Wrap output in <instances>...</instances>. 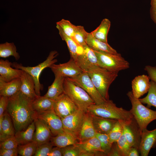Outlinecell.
I'll return each instance as SVG.
<instances>
[{
	"label": "cell",
	"mask_w": 156,
	"mask_h": 156,
	"mask_svg": "<svg viewBox=\"0 0 156 156\" xmlns=\"http://www.w3.org/2000/svg\"><path fill=\"white\" fill-rule=\"evenodd\" d=\"M32 101L20 91L9 97L6 111L12 119L16 132L26 129L36 118Z\"/></svg>",
	"instance_id": "6da1fadb"
},
{
	"label": "cell",
	"mask_w": 156,
	"mask_h": 156,
	"mask_svg": "<svg viewBox=\"0 0 156 156\" xmlns=\"http://www.w3.org/2000/svg\"><path fill=\"white\" fill-rule=\"evenodd\" d=\"M87 112L92 115L118 121L128 120L133 118L130 111L117 107L110 100L101 104L90 105Z\"/></svg>",
	"instance_id": "7a4b0ae2"
},
{
	"label": "cell",
	"mask_w": 156,
	"mask_h": 156,
	"mask_svg": "<svg viewBox=\"0 0 156 156\" xmlns=\"http://www.w3.org/2000/svg\"><path fill=\"white\" fill-rule=\"evenodd\" d=\"M85 70L102 97L107 100H109V88L117 77L118 73L98 66H92Z\"/></svg>",
	"instance_id": "3957f363"
},
{
	"label": "cell",
	"mask_w": 156,
	"mask_h": 156,
	"mask_svg": "<svg viewBox=\"0 0 156 156\" xmlns=\"http://www.w3.org/2000/svg\"><path fill=\"white\" fill-rule=\"evenodd\" d=\"M64 93L73 102L79 109L84 112L90 105L95 104L94 101L83 89L74 83L68 77L65 78Z\"/></svg>",
	"instance_id": "277c9868"
},
{
	"label": "cell",
	"mask_w": 156,
	"mask_h": 156,
	"mask_svg": "<svg viewBox=\"0 0 156 156\" xmlns=\"http://www.w3.org/2000/svg\"><path fill=\"white\" fill-rule=\"evenodd\" d=\"M127 95L132 107L129 110L142 131L146 129L151 122L156 119V111L152 110L143 105L139 99L136 98L131 91Z\"/></svg>",
	"instance_id": "5b68a950"
},
{
	"label": "cell",
	"mask_w": 156,
	"mask_h": 156,
	"mask_svg": "<svg viewBox=\"0 0 156 156\" xmlns=\"http://www.w3.org/2000/svg\"><path fill=\"white\" fill-rule=\"evenodd\" d=\"M58 54L57 51H51L46 59L37 66H25L21 64L16 62L12 63V66L15 68L20 69L29 74L33 79L35 84V91L38 96H40V90L43 89V85L39 81L40 75L43 70L47 67H49L52 65L57 62L55 58Z\"/></svg>",
	"instance_id": "8992f818"
},
{
	"label": "cell",
	"mask_w": 156,
	"mask_h": 156,
	"mask_svg": "<svg viewBox=\"0 0 156 156\" xmlns=\"http://www.w3.org/2000/svg\"><path fill=\"white\" fill-rule=\"evenodd\" d=\"M94 51L98 59V66L109 71L118 73L130 67L129 63L120 53Z\"/></svg>",
	"instance_id": "52a82bcc"
},
{
	"label": "cell",
	"mask_w": 156,
	"mask_h": 156,
	"mask_svg": "<svg viewBox=\"0 0 156 156\" xmlns=\"http://www.w3.org/2000/svg\"><path fill=\"white\" fill-rule=\"evenodd\" d=\"M68 78L75 84L85 90L91 97L95 104H101L107 101L99 93L88 74L85 70H83L76 76Z\"/></svg>",
	"instance_id": "ba28073f"
},
{
	"label": "cell",
	"mask_w": 156,
	"mask_h": 156,
	"mask_svg": "<svg viewBox=\"0 0 156 156\" xmlns=\"http://www.w3.org/2000/svg\"><path fill=\"white\" fill-rule=\"evenodd\" d=\"M119 121L123 127L124 134L131 147L139 150L142 131L135 119L133 118L128 120Z\"/></svg>",
	"instance_id": "9c48e42d"
},
{
	"label": "cell",
	"mask_w": 156,
	"mask_h": 156,
	"mask_svg": "<svg viewBox=\"0 0 156 156\" xmlns=\"http://www.w3.org/2000/svg\"><path fill=\"white\" fill-rule=\"evenodd\" d=\"M53 109L61 118H64L79 109L73 102L64 93L54 100Z\"/></svg>",
	"instance_id": "30bf717a"
},
{
	"label": "cell",
	"mask_w": 156,
	"mask_h": 156,
	"mask_svg": "<svg viewBox=\"0 0 156 156\" xmlns=\"http://www.w3.org/2000/svg\"><path fill=\"white\" fill-rule=\"evenodd\" d=\"M85 113L79 109L74 113L61 118L64 131L72 134L77 140Z\"/></svg>",
	"instance_id": "8fae6325"
},
{
	"label": "cell",
	"mask_w": 156,
	"mask_h": 156,
	"mask_svg": "<svg viewBox=\"0 0 156 156\" xmlns=\"http://www.w3.org/2000/svg\"><path fill=\"white\" fill-rule=\"evenodd\" d=\"M49 68L55 76L65 77H75L83 71L78 65L75 60L71 58L67 62L58 64H54Z\"/></svg>",
	"instance_id": "7c38bea8"
},
{
	"label": "cell",
	"mask_w": 156,
	"mask_h": 156,
	"mask_svg": "<svg viewBox=\"0 0 156 156\" xmlns=\"http://www.w3.org/2000/svg\"><path fill=\"white\" fill-rule=\"evenodd\" d=\"M43 120L47 123L53 136L64 131L61 119L53 109L36 114V118Z\"/></svg>",
	"instance_id": "4fadbf2b"
},
{
	"label": "cell",
	"mask_w": 156,
	"mask_h": 156,
	"mask_svg": "<svg viewBox=\"0 0 156 156\" xmlns=\"http://www.w3.org/2000/svg\"><path fill=\"white\" fill-rule=\"evenodd\" d=\"M35 125L33 141L38 146L50 141L53 136L47 123L43 120L36 118L34 120Z\"/></svg>",
	"instance_id": "5bb4252c"
},
{
	"label": "cell",
	"mask_w": 156,
	"mask_h": 156,
	"mask_svg": "<svg viewBox=\"0 0 156 156\" xmlns=\"http://www.w3.org/2000/svg\"><path fill=\"white\" fill-rule=\"evenodd\" d=\"M156 147V128L149 131L142 130L139 151L141 156H147L152 148Z\"/></svg>",
	"instance_id": "9a60e30c"
},
{
	"label": "cell",
	"mask_w": 156,
	"mask_h": 156,
	"mask_svg": "<svg viewBox=\"0 0 156 156\" xmlns=\"http://www.w3.org/2000/svg\"><path fill=\"white\" fill-rule=\"evenodd\" d=\"M82 52L79 54L75 61L83 70L94 66H98V60L94 51L87 45L83 47Z\"/></svg>",
	"instance_id": "2e32d148"
},
{
	"label": "cell",
	"mask_w": 156,
	"mask_h": 156,
	"mask_svg": "<svg viewBox=\"0 0 156 156\" xmlns=\"http://www.w3.org/2000/svg\"><path fill=\"white\" fill-rule=\"evenodd\" d=\"M96 133L93 123L92 115L88 112H85L78 134L79 142H84L95 137Z\"/></svg>",
	"instance_id": "e0dca14e"
},
{
	"label": "cell",
	"mask_w": 156,
	"mask_h": 156,
	"mask_svg": "<svg viewBox=\"0 0 156 156\" xmlns=\"http://www.w3.org/2000/svg\"><path fill=\"white\" fill-rule=\"evenodd\" d=\"M148 76L142 75L136 77L131 82L132 92L133 96L139 99L148 92L150 86Z\"/></svg>",
	"instance_id": "ac0fdd59"
},
{
	"label": "cell",
	"mask_w": 156,
	"mask_h": 156,
	"mask_svg": "<svg viewBox=\"0 0 156 156\" xmlns=\"http://www.w3.org/2000/svg\"><path fill=\"white\" fill-rule=\"evenodd\" d=\"M12 64L8 60H0V78L5 82L20 78L23 72L22 70L12 68Z\"/></svg>",
	"instance_id": "d6986e66"
},
{
	"label": "cell",
	"mask_w": 156,
	"mask_h": 156,
	"mask_svg": "<svg viewBox=\"0 0 156 156\" xmlns=\"http://www.w3.org/2000/svg\"><path fill=\"white\" fill-rule=\"evenodd\" d=\"M20 78L21 81L20 91L32 100L38 96L36 93L35 82L31 75L23 71Z\"/></svg>",
	"instance_id": "ffe728a7"
},
{
	"label": "cell",
	"mask_w": 156,
	"mask_h": 156,
	"mask_svg": "<svg viewBox=\"0 0 156 156\" xmlns=\"http://www.w3.org/2000/svg\"><path fill=\"white\" fill-rule=\"evenodd\" d=\"M16 131L11 118L5 111L0 117V141H3L8 137L14 135Z\"/></svg>",
	"instance_id": "44dd1931"
},
{
	"label": "cell",
	"mask_w": 156,
	"mask_h": 156,
	"mask_svg": "<svg viewBox=\"0 0 156 156\" xmlns=\"http://www.w3.org/2000/svg\"><path fill=\"white\" fill-rule=\"evenodd\" d=\"M92 115L93 125L96 133L108 134L118 121Z\"/></svg>",
	"instance_id": "7402d4cb"
},
{
	"label": "cell",
	"mask_w": 156,
	"mask_h": 156,
	"mask_svg": "<svg viewBox=\"0 0 156 156\" xmlns=\"http://www.w3.org/2000/svg\"><path fill=\"white\" fill-rule=\"evenodd\" d=\"M21 81L20 78L9 82L4 81L0 78V95L9 97L20 90Z\"/></svg>",
	"instance_id": "603a6c76"
},
{
	"label": "cell",
	"mask_w": 156,
	"mask_h": 156,
	"mask_svg": "<svg viewBox=\"0 0 156 156\" xmlns=\"http://www.w3.org/2000/svg\"><path fill=\"white\" fill-rule=\"evenodd\" d=\"M86 42L87 45L94 51L112 53H117L108 42L102 41L95 38L90 33H88Z\"/></svg>",
	"instance_id": "cb8c5ba5"
},
{
	"label": "cell",
	"mask_w": 156,
	"mask_h": 156,
	"mask_svg": "<svg viewBox=\"0 0 156 156\" xmlns=\"http://www.w3.org/2000/svg\"><path fill=\"white\" fill-rule=\"evenodd\" d=\"M50 141L53 146L60 148L74 145L79 142L77 138L73 135L64 131L63 132L53 136Z\"/></svg>",
	"instance_id": "d4e9b609"
},
{
	"label": "cell",
	"mask_w": 156,
	"mask_h": 156,
	"mask_svg": "<svg viewBox=\"0 0 156 156\" xmlns=\"http://www.w3.org/2000/svg\"><path fill=\"white\" fill-rule=\"evenodd\" d=\"M56 28L58 29L59 34L62 40L66 42L70 52V58L75 61L78 55L81 54L83 50V48L78 45L73 39L66 35L60 27L56 24Z\"/></svg>",
	"instance_id": "484cf974"
},
{
	"label": "cell",
	"mask_w": 156,
	"mask_h": 156,
	"mask_svg": "<svg viewBox=\"0 0 156 156\" xmlns=\"http://www.w3.org/2000/svg\"><path fill=\"white\" fill-rule=\"evenodd\" d=\"M55 76L53 82L49 86L47 92L44 96L54 100L64 93L63 83L65 78L62 76Z\"/></svg>",
	"instance_id": "4316f807"
},
{
	"label": "cell",
	"mask_w": 156,
	"mask_h": 156,
	"mask_svg": "<svg viewBox=\"0 0 156 156\" xmlns=\"http://www.w3.org/2000/svg\"><path fill=\"white\" fill-rule=\"evenodd\" d=\"M54 102V100L40 96L32 101V105L37 114L53 109Z\"/></svg>",
	"instance_id": "83f0119b"
},
{
	"label": "cell",
	"mask_w": 156,
	"mask_h": 156,
	"mask_svg": "<svg viewBox=\"0 0 156 156\" xmlns=\"http://www.w3.org/2000/svg\"><path fill=\"white\" fill-rule=\"evenodd\" d=\"M35 129L34 121L25 129L16 132L14 136L18 145H23L33 142Z\"/></svg>",
	"instance_id": "f1b7e54d"
},
{
	"label": "cell",
	"mask_w": 156,
	"mask_h": 156,
	"mask_svg": "<svg viewBox=\"0 0 156 156\" xmlns=\"http://www.w3.org/2000/svg\"><path fill=\"white\" fill-rule=\"evenodd\" d=\"M75 145L79 148L81 153L102 152L104 153L100 142L96 136L84 142H78Z\"/></svg>",
	"instance_id": "f546056e"
},
{
	"label": "cell",
	"mask_w": 156,
	"mask_h": 156,
	"mask_svg": "<svg viewBox=\"0 0 156 156\" xmlns=\"http://www.w3.org/2000/svg\"><path fill=\"white\" fill-rule=\"evenodd\" d=\"M111 25L110 21L107 18L103 20L100 25L90 33L95 38L107 42V36Z\"/></svg>",
	"instance_id": "4dcf8cb0"
},
{
	"label": "cell",
	"mask_w": 156,
	"mask_h": 156,
	"mask_svg": "<svg viewBox=\"0 0 156 156\" xmlns=\"http://www.w3.org/2000/svg\"><path fill=\"white\" fill-rule=\"evenodd\" d=\"M16 49L14 43L6 42L0 44V57L6 58L12 56L16 60H18L20 56L16 52Z\"/></svg>",
	"instance_id": "1f68e13d"
},
{
	"label": "cell",
	"mask_w": 156,
	"mask_h": 156,
	"mask_svg": "<svg viewBox=\"0 0 156 156\" xmlns=\"http://www.w3.org/2000/svg\"><path fill=\"white\" fill-rule=\"evenodd\" d=\"M147 95L144 97L139 99L143 104H146V107L150 108L153 106L156 108V83L153 81H150V86Z\"/></svg>",
	"instance_id": "d6a6232c"
},
{
	"label": "cell",
	"mask_w": 156,
	"mask_h": 156,
	"mask_svg": "<svg viewBox=\"0 0 156 156\" xmlns=\"http://www.w3.org/2000/svg\"><path fill=\"white\" fill-rule=\"evenodd\" d=\"M88 33L83 26H77L74 35L72 38L78 45L83 47L87 45L86 40Z\"/></svg>",
	"instance_id": "836d02e7"
},
{
	"label": "cell",
	"mask_w": 156,
	"mask_h": 156,
	"mask_svg": "<svg viewBox=\"0 0 156 156\" xmlns=\"http://www.w3.org/2000/svg\"><path fill=\"white\" fill-rule=\"evenodd\" d=\"M37 147V144L34 142L18 145L17 147L18 154L22 156H34Z\"/></svg>",
	"instance_id": "e575fe53"
},
{
	"label": "cell",
	"mask_w": 156,
	"mask_h": 156,
	"mask_svg": "<svg viewBox=\"0 0 156 156\" xmlns=\"http://www.w3.org/2000/svg\"><path fill=\"white\" fill-rule=\"evenodd\" d=\"M56 24L58 25L66 35L71 38L73 37L77 26L73 24L69 21L64 19L57 22Z\"/></svg>",
	"instance_id": "d590c367"
},
{
	"label": "cell",
	"mask_w": 156,
	"mask_h": 156,
	"mask_svg": "<svg viewBox=\"0 0 156 156\" xmlns=\"http://www.w3.org/2000/svg\"><path fill=\"white\" fill-rule=\"evenodd\" d=\"M123 132V127L118 120L108 134L110 142L113 144L116 142L122 135Z\"/></svg>",
	"instance_id": "8d00e7d4"
},
{
	"label": "cell",
	"mask_w": 156,
	"mask_h": 156,
	"mask_svg": "<svg viewBox=\"0 0 156 156\" xmlns=\"http://www.w3.org/2000/svg\"><path fill=\"white\" fill-rule=\"evenodd\" d=\"M96 137L100 142L101 148L105 155L107 156L112 145L110 141L108 134L96 133Z\"/></svg>",
	"instance_id": "74e56055"
},
{
	"label": "cell",
	"mask_w": 156,
	"mask_h": 156,
	"mask_svg": "<svg viewBox=\"0 0 156 156\" xmlns=\"http://www.w3.org/2000/svg\"><path fill=\"white\" fill-rule=\"evenodd\" d=\"M116 142L120 152L121 156H128L129 152L131 147L126 139L123 132L122 135Z\"/></svg>",
	"instance_id": "f35d334b"
},
{
	"label": "cell",
	"mask_w": 156,
	"mask_h": 156,
	"mask_svg": "<svg viewBox=\"0 0 156 156\" xmlns=\"http://www.w3.org/2000/svg\"><path fill=\"white\" fill-rule=\"evenodd\" d=\"M53 146L51 142L42 144L37 147L34 156H48Z\"/></svg>",
	"instance_id": "ab89813d"
},
{
	"label": "cell",
	"mask_w": 156,
	"mask_h": 156,
	"mask_svg": "<svg viewBox=\"0 0 156 156\" xmlns=\"http://www.w3.org/2000/svg\"><path fill=\"white\" fill-rule=\"evenodd\" d=\"M18 144L14 135L8 137L3 141L0 142L1 148L13 149L17 148Z\"/></svg>",
	"instance_id": "60d3db41"
},
{
	"label": "cell",
	"mask_w": 156,
	"mask_h": 156,
	"mask_svg": "<svg viewBox=\"0 0 156 156\" xmlns=\"http://www.w3.org/2000/svg\"><path fill=\"white\" fill-rule=\"evenodd\" d=\"M63 156H79L81 152L75 144L61 148Z\"/></svg>",
	"instance_id": "b9f144b4"
},
{
	"label": "cell",
	"mask_w": 156,
	"mask_h": 156,
	"mask_svg": "<svg viewBox=\"0 0 156 156\" xmlns=\"http://www.w3.org/2000/svg\"><path fill=\"white\" fill-rule=\"evenodd\" d=\"M9 97L0 96V117L3 116L6 111L8 104Z\"/></svg>",
	"instance_id": "7bdbcfd3"
},
{
	"label": "cell",
	"mask_w": 156,
	"mask_h": 156,
	"mask_svg": "<svg viewBox=\"0 0 156 156\" xmlns=\"http://www.w3.org/2000/svg\"><path fill=\"white\" fill-rule=\"evenodd\" d=\"M144 69L147 73L148 76L151 81L156 83V66L147 65L145 66Z\"/></svg>",
	"instance_id": "ee69618b"
},
{
	"label": "cell",
	"mask_w": 156,
	"mask_h": 156,
	"mask_svg": "<svg viewBox=\"0 0 156 156\" xmlns=\"http://www.w3.org/2000/svg\"><path fill=\"white\" fill-rule=\"evenodd\" d=\"M18 153L17 148L13 149H0V156H16Z\"/></svg>",
	"instance_id": "f6af8a7d"
},
{
	"label": "cell",
	"mask_w": 156,
	"mask_h": 156,
	"mask_svg": "<svg viewBox=\"0 0 156 156\" xmlns=\"http://www.w3.org/2000/svg\"><path fill=\"white\" fill-rule=\"evenodd\" d=\"M108 156H121V155L116 142L112 144L111 149L107 153Z\"/></svg>",
	"instance_id": "bcb514c9"
},
{
	"label": "cell",
	"mask_w": 156,
	"mask_h": 156,
	"mask_svg": "<svg viewBox=\"0 0 156 156\" xmlns=\"http://www.w3.org/2000/svg\"><path fill=\"white\" fill-rule=\"evenodd\" d=\"M62 156L61 148L57 146L53 147L48 156Z\"/></svg>",
	"instance_id": "7dc6e473"
},
{
	"label": "cell",
	"mask_w": 156,
	"mask_h": 156,
	"mask_svg": "<svg viewBox=\"0 0 156 156\" xmlns=\"http://www.w3.org/2000/svg\"><path fill=\"white\" fill-rule=\"evenodd\" d=\"M139 150L136 148L131 147L128 153V156H139Z\"/></svg>",
	"instance_id": "c3c4849f"
},
{
	"label": "cell",
	"mask_w": 156,
	"mask_h": 156,
	"mask_svg": "<svg viewBox=\"0 0 156 156\" xmlns=\"http://www.w3.org/2000/svg\"><path fill=\"white\" fill-rule=\"evenodd\" d=\"M150 14L151 18L156 25V8L151 7Z\"/></svg>",
	"instance_id": "681fc988"
},
{
	"label": "cell",
	"mask_w": 156,
	"mask_h": 156,
	"mask_svg": "<svg viewBox=\"0 0 156 156\" xmlns=\"http://www.w3.org/2000/svg\"><path fill=\"white\" fill-rule=\"evenodd\" d=\"M151 7L156 8V0H151Z\"/></svg>",
	"instance_id": "f907efd6"
}]
</instances>
